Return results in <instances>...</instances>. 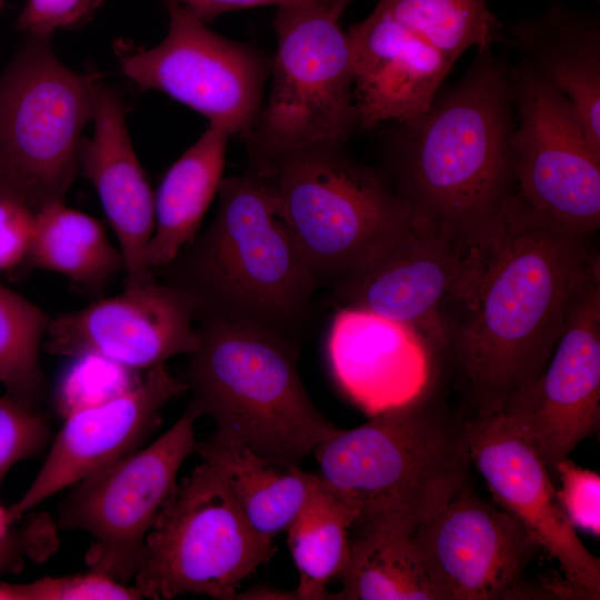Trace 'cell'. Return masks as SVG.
I'll return each mask as SVG.
<instances>
[{"instance_id": "1", "label": "cell", "mask_w": 600, "mask_h": 600, "mask_svg": "<svg viewBox=\"0 0 600 600\" xmlns=\"http://www.w3.org/2000/svg\"><path fill=\"white\" fill-rule=\"evenodd\" d=\"M598 264L587 238L550 224L517 191L461 237L460 269L442 321L447 353L479 410L540 376Z\"/></svg>"}, {"instance_id": "2", "label": "cell", "mask_w": 600, "mask_h": 600, "mask_svg": "<svg viewBox=\"0 0 600 600\" xmlns=\"http://www.w3.org/2000/svg\"><path fill=\"white\" fill-rule=\"evenodd\" d=\"M492 48H478L452 88L401 123L396 190L414 211L458 237L514 191L510 67Z\"/></svg>"}, {"instance_id": "3", "label": "cell", "mask_w": 600, "mask_h": 600, "mask_svg": "<svg viewBox=\"0 0 600 600\" xmlns=\"http://www.w3.org/2000/svg\"><path fill=\"white\" fill-rule=\"evenodd\" d=\"M218 193L210 226L168 264L170 282L191 296L198 317H219L300 344L320 283L270 189L248 170L223 178Z\"/></svg>"}, {"instance_id": "4", "label": "cell", "mask_w": 600, "mask_h": 600, "mask_svg": "<svg viewBox=\"0 0 600 600\" xmlns=\"http://www.w3.org/2000/svg\"><path fill=\"white\" fill-rule=\"evenodd\" d=\"M370 417L316 448L318 476L353 512L351 530L412 534L468 480L463 423L430 392Z\"/></svg>"}, {"instance_id": "5", "label": "cell", "mask_w": 600, "mask_h": 600, "mask_svg": "<svg viewBox=\"0 0 600 600\" xmlns=\"http://www.w3.org/2000/svg\"><path fill=\"white\" fill-rule=\"evenodd\" d=\"M198 318L199 341L183 380L190 402L212 419L217 436L300 467L337 429L306 392L300 344L219 317Z\"/></svg>"}, {"instance_id": "6", "label": "cell", "mask_w": 600, "mask_h": 600, "mask_svg": "<svg viewBox=\"0 0 600 600\" xmlns=\"http://www.w3.org/2000/svg\"><path fill=\"white\" fill-rule=\"evenodd\" d=\"M270 189L319 283L331 284L410 217L412 208L342 146H314L250 167Z\"/></svg>"}, {"instance_id": "7", "label": "cell", "mask_w": 600, "mask_h": 600, "mask_svg": "<svg viewBox=\"0 0 600 600\" xmlns=\"http://www.w3.org/2000/svg\"><path fill=\"white\" fill-rule=\"evenodd\" d=\"M339 18L321 3L278 8L269 98L244 138L250 167L298 149L342 146L359 126L352 53Z\"/></svg>"}, {"instance_id": "8", "label": "cell", "mask_w": 600, "mask_h": 600, "mask_svg": "<svg viewBox=\"0 0 600 600\" xmlns=\"http://www.w3.org/2000/svg\"><path fill=\"white\" fill-rule=\"evenodd\" d=\"M104 86L31 38L0 74V174L37 211L63 201L78 168L82 132Z\"/></svg>"}, {"instance_id": "9", "label": "cell", "mask_w": 600, "mask_h": 600, "mask_svg": "<svg viewBox=\"0 0 600 600\" xmlns=\"http://www.w3.org/2000/svg\"><path fill=\"white\" fill-rule=\"evenodd\" d=\"M273 552L272 540L253 530L220 473L203 461L177 482L158 513L133 586L142 599H236L241 582Z\"/></svg>"}, {"instance_id": "10", "label": "cell", "mask_w": 600, "mask_h": 600, "mask_svg": "<svg viewBox=\"0 0 600 600\" xmlns=\"http://www.w3.org/2000/svg\"><path fill=\"white\" fill-rule=\"evenodd\" d=\"M199 410L189 402L156 441L78 481L58 512V527L91 538L88 570L129 584L140 567L146 538L177 484L184 460L196 451Z\"/></svg>"}, {"instance_id": "11", "label": "cell", "mask_w": 600, "mask_h": 600, "mask_svg": "<svg viewBox=\"0 0 600 600\" xmlns=\"http://www.w3.org/2000/svg\"><path fill=\"white\" fill-rule=\"evenodd\" d=\"M509 71L517 192L550 224L588 238L600 227V152L561 91L523 60Z\"/></svg>"}, {"instance_id": "12", "label": "cell", "mask_w": 600, "mask_h": 600, "mask_svg": "<svg viewBox=\"0 0 600 600\" xmlns=\"http://www.w3.org/2000/svg\"><path fill=\"white\" fill-rule=\"evenodd\" d=\"M168 10L169 31L158 46L117 42L122 72L139 88L164 92L230 136L246 138L261 110L267 60L217 34L174 0H168Z\"/></svg>"}, {"instance_id": "13", "label": "cell", "mask_w": 600, "mask_h": 600, "mask_svg": "<svg viewBox=\"0 0 600 600\" xmlns=\"http://www.w3.org/2000/svg\"><path fill=\"white\" fill-rule=\"evenodd\" d=\"M493 408L534 450L551 476L557 463L598 431L599 264L578 291L543 371Z\"/></svg>"}, {"instance_id": "14", "label": "cell", "mask_w": 600, "mask_h": 600, "mask_svg": "<svg viewBox=\"0 0 600 600\" xmlns=\"http://www.w3.org/2000/svg\"><path fill=\"white\" fill-rule=\"evenodd\" d=\"M460 261L461 237L412 209L397 231L330 284L331 300L412 327L442 360V316Z\"/></svg>"}, {"instance_id": "15", "label": "cell", "mask_w": 600, "mask_h": 600, "mask_svg": "<svg viewBox=\"0 0 600 600\" xmlns=\"http://www.w3.org/2000/svg\"><path fill=\"white\" fill-rule=\"evenodd\" d=\"M412 537L440 600L508 599L541 551L514 517L468 481Z\"/></svg>"}, {"instance_id": "16", "label": "cell", "mask_w": 600, "mask_h": 600, "mask_svg": "<svg viewBox=\"0 0 600 600\" xmlns=\"http://www.w3.org/2000/svg\"><path fill=\"white\" fill-rule=\"evenodd\" d=\"M464 447L493 502L514 517L559 563L567 583L587 599L600 594V560L579 539L551 474L534 450L494 409L462 424Z\"/></svg>"}, {"instance_id": "17", "label": "cell", "mask_w": 600, "mask_h": 600, "mask_svg": "<svg viewBox=\"0 0 600 600\" xmlns=\"http://www.w3.org/2000/svg\"><path fill=\"white\" fill-rule=\"evenodd\" d=\"M197 317V306L182 287L154 281L51 319L46 349L148 370L196 350Z\"/></svg>"}, {"instance_id": "18", "label": "cell", "mask_w": 600, "mask_h": 600, "mask_svg": "<svg viewBox=\"0 0 600 600\" xmlns=\"http://www.w3.org/2000/svg\"><path fill=\"white\" fill-rule=\"evenodd\" d=\"M186 390L159 364L138 384L67 414L32 482L9 508L13 519L137 450L160 423L163 407Z\"/></svg>"}, {"instance_id": "19", "label": "cell", "mask_w": 600, "mask_h": 600, "mask_svg": "<svg viewBox=\"0 0 600 600\" xmlns=\"http://www.w3.org/2000/svg\"><path fill=\"white\" fill-rule=\"evenodd\" d=\"M327 356L339 387L369 416L430 392L441 362L412 327L351 307L334 314Z\"/></svg>"}, {"instance_id": "20", "label": "cell", "mask_w": 600, "mask_h": 600, "mask_svg": "<svg viewBox=\"0 0 600 600\" xmlns=\"http://www.w3.org/2000/svg\"><path fill=\"white\" fill-rule=\"evenodd\" d=\"M347 33L363 129L421 116L453 67L441 51L377 8Z\"/></svg>"}, {"instance_id": "21", "label": "cell", "mask_w": 600, "mask_h": 600, "mask_svg": "<svg viewBox=\"0 0 600 600\" xmlns=\"http://www.w3.org/2000/svg\"><path fill=\"white\" fill-rule=\"evenodd\" d=\"M92 120L93 134L82 142L80 167L117 236L126 288L152 283L147 250L154 230V194L131 144L119 96L103 87Z\"/></svg>"}, {"instance_id": "22", "label": "cell", "mask_w": 600, "mask_h": 600, "mask_svg": "<svg viewBox=\"0 0 600 600\" xmlns=\"http://www.w3.org/2000/svg\"><path fill=\"white\" fill-rule=\"evenodd\" d=\"M501 41L571 101L590 143L600 152L598 10H577L551 1L534 17L503 24Z\"/></svg>"}, {"instance_id": "23", "label": "cell", "mask_w": 600, "mask_h": 600, "mask_svg": "<svg viewBox=\"0 0 600 600\" xmlns=\"http://www.w3.org/2000/svg\"><path fill=\"white\" fill-rule=\"evenodd\" d=\"M196 452L220 473L253 530L269 540L288 529L318 481V473L273 462L216 433L197 441Z\"/></svg>"}, {"instance_id": "24", "label": "cell", "mask_w": 600, "mask_h": 600, "mask_svg": "<svg viewBox=\"0 0 600 600\" xmlns=\"http://www.w3.org/2000/svg\"><path fill=\"white\" fill-rule=\"evenodd\" d=\"M229 137L224 129L209 123L162 178L154 194V230L147 250L152 270L170 264L197 237L223 179Z\"/></svg>"}, {"instance_id": "25", "label": "cell", "mask_w": 600, "mask_h": 600, "mask_svg": "<svg viewBox=\"0 0 600 600\" xmlns=\"http://www.w3.org/2000/svg\"><path fill=\"white\" fill-rule=\"evenodd\" d=\"M26 263L86 287L101 286L124 270L122 253L110 243L103 226L63 201L37 210Z\"/></svg>"}, {"instance_id": "26", "label": "cell", "mask_w": 600, "mask_h": 600, "mask_svg": "<svg viewBox=\"0 0 600 600\" xmlns=\"http://www.w3.org/2000/svg\"><path fill=\"white\" fill-rule=\"evenodd\" d=\"M332 599L440 600L412 534L363 531L350 536L348 562Z\"/></svg>"}, {"instance_id": "27", "label": "cell", "mask_w": 600, "mask_h": 600, "mask_svg": "<svg viewBox=\"0 0 600 600\" xmlns=\"http://www.w3.org/2000/svg\"><path fill=\"white\" fill-rule=\"evenodd\" d=\"M354 514L321 481L286 530L288 544L299 573L293 599H332L327 586L338 579L350 552Z\"/></svg>"}, {"instance_id": "28", "label": "cell", "mask_w": 600, "mask_h": 600, "mask_svg": "<svg viewBox=\"0 0 600 600\" xmlns=\"http://www.w3.org/2000/svg\"><path fill=\"white\" fill-rule=\"evenodd\" d=\"M377 9L441 51L453 64L471 47L501 41L503 23L487 0H379Z\"/></svg>"}, {"instance_id": "29", "label": "cell", "mask_w": 600, "mask_h": 600, "mask_svg": "<svg viewBox=\"0 0 600 600\" xmlns=\"http://www.w3.org/2000/svg\"><path fill=\"white\" fill-rule=\"evenodd\" d=\"M50 321L34 303L0 284V384L9 397L38 410L47 398L39 352Z\"/></svg>"}, {"instance_id": "30", "label": "cell", "mask_w": 600, "mask_h": 600, "mask_svg": "<svg viewBox=\"0 0 600 600\" xmlns=\"http://www.w3.org/2000/svg\"><path fill=\"white\" fill-rule=\"evenodd\" d=\"M140 600L134 586L88 570L86 573L43 577L31 582L0 580V600Z\"/></svg>"}, {"instance_id": "31", "label": "cell", "mask_w": 600, "mask_h": 600, "mask_svg": "<svg viewBox=\"0 0 600 600\" xmlns=\"http://www.w3.org/2000/svg\"><path fill=\"white\" fill-rule=\"evenodd\" d=\"M50 439V423L40 410L8 394L0 397V483L16 463L37 456Z\"/></svg>"}, {"instance_id": "32", "label": "cell", "mask_w": 600, "mask_h": 600, "mask_svg": "<svg viewBox=\"0 0 600 600\" xmlns=\"http://www.w3.org/2000/svg\"><path fill=\"white\" fill-rule=\"evenodd\" d=\"M560 504L574 529L600 534V477L568 458L557 463L554 474Z\"/></svg>"}, {"instance_id": "33", "label": "cell", "mask_w": 600, "mask_h": 600, "mask_svg": "<svg viewBox=\"0 0 600 600\" xmlns=\"http://www.w3.org/2000/svg\"><path fill=\"white\" fill-rule=\"evenodd\" d=\"M36 212L23 194L0 174V272L26 263Z\"/></svg>"}, {"instance_id": "34", "label": "cell", "mask_w": 600, "mask_h": 600, "mask_svg": "<svg viewBox=\"0 0 600 600\" xmlns=\"http://www.w3.org/2000/svg\"><path fill=\"white\" fill-rule=\"evenodd\" d=\"M58 524L47 513H36L0 540V577L22 570L27 560L46 561L59 547Z\"/></svg>"}, {"instance_id": "35", "label": "cell", "mask_w": 600, "mask_h": 600, "mask_svg": "<svg viewBox=\"0 0 600 600\" xmlns=\"http://www.w3.org/2000/svg\"><path fill=\"white\" fill-rule=\"evenodd\" d=\"M102 0H28L17 28L31 38L48 37L57 29L72 28L86 21Z\"/></svg>"}, {"instance_id": "36", "label": "cell", "mask_w": 600, "mask_h": 600, "mask_svg": "<svg viewBox=\"0 0 600 600\" xmlns=\"http://www.w3.org/2000/svg\"><path fill=\"white\" fill-rule=\"evenodd\" d=\"M203 22L210 21L219 14L241 8L276 4L278 7L299 3H321L330 6L333 0H174Z\"/></svg>"}, {"instance_id": "37", "label": "cell", "mask_w": 600, "mask_h": 600, "mask_svg": "<svg viewBox=\"0 0 600 600\" xmlns=\"http://www.w3.org/2000/svg\"><path fill=\"white\" fill-rule=\"evenodd\" d=\"M14 521L10 510L0 504V540L9 533Z\"/></svg>"}, {"instance_id": "38", "label": "cell", "mask_w": 600, "mask_h": 600, "mask_svg": "<svg viewBox=\"0 0 600 600\" xmlns=\"http://www.w3.org/2000/svg\"><path fill=\"white\" fill-rule=\"evenodd\" d=\"M351 1L352 0H333L331 4V10L334 11L338 16H341Z\"/></svg>"}, {"instance_id": "39", "label": "cell", "mask_w": 600, "mask_h": 600, "mask_svg": "<svg viewBox=\"0 0 600 600\" xmlns=\"http://www.w3.org/2000/svg\"><path fill=\"white\" fill-rule=\"evenodd\" d=\"M3 4H4V0H0V10L2 9Z\"/></svg>"}]
</instances>
